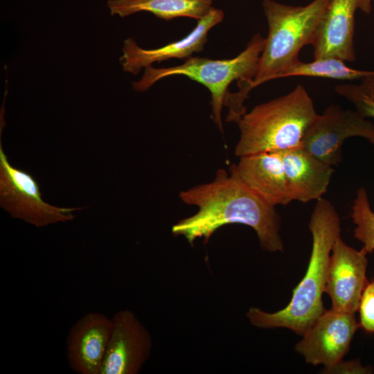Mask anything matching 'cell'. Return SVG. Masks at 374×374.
I'll return each mask as SVG.
<instances>
[{"label": "cell", "instance_id": "cell-1", "mask_svg": "<svg viewBox=\"0 0 374 374\" xmlns=\"http://www.w3.org/2000/svg\"><path fill=\"white\" fill-rule=\"evenodd\" d=\"M179 197L185 204L197 206L198 211L179 220L172 233L183 235L191 245L197 238H204L206 243L219 228L238 223L254 229L263 250L283 251L280 217L275 206L250 190L232 166L229 174L218 169L213 181L181 190Z\"/></svg>", "mask_w": 374, "mask_h": 374}, {"label": "cell", "instance_id": "cell-2", "mask_svg": "<svg viewBox=\"0 0 374 374\" xmlns=\"http://www.w3.org/2000/svg\"><path fill=\"white\" fill-rule=\"evenodd\" d=\"M308 227L312 236V247L305 276L293 290L292 297L285 308L269 313L258 308H251L247 317L253 326L260 328H286L303 335L324 312L322 295L329 259L341 232L339 215L328 200L322 197L317 200Z\"/></svg>", "mask_w": 374, "mask_h": 374}, {"label": "cell", "instance_id": "cell-3", "mask_svg": "<svg viewBox=\"0 0 374 374\" xmlns=\"http://www.w3.org/2000/svg\"><path fill=\"white\" fill-rule=\"evenodd\" d=\"M331 0H314L304 6L285 5L262 0L268 24L258 70L253 80L236 93H228L225 105L229 112L240 116L247 112L244 100L253 88L278 79L280 73L299 60L301 49L312 44L319 24Z\"/></svg>", "mask_w": 374, "mask_h": 374}, {"label": "cell", "instance_id": "cell-4", "mask_svg": "<svg viewBox=\"0 0 374 374\" xmlns=\"http://www.w3.org/2000/svg\"><path fill=\"white\" fill-rule=\"evenodd\" d=\"M317 115L307 90L298 84L242 116L238 123L240 134L235 154L240 157L301 148L305 133Z\"/></svg>", "mask_w": 374, "mask_h": 374}, {"label": "cell", "instance_id": "cell-5", "mask_svg": "<svg viewBox=\"0 0 374 374\" xmlns=\"http://www.w3.org/2000/svg\"><path fill=\"white\" fill-rule=\"evenodd\" d=\"M265 38L260 34L253 35L246 48L238 56L226 60L190 57L184 64L168 68H145L142 78L132 82L138 92L148 90L161 79L175 75H185L205 86L211 92L212 119L223 133L222 109L229 84L238 81L239 89L250 83L254 78L259 60L263 50Z\"/></svg>", "mask_w": 374, "mask_h": 374}, {"label": "cell", "instance_id": "cell-6", "mask_svg": "<svg viewBox=\"0 0 374 374\" xmlns=\"http://www.w3.org/2000/svg\"><path fill=\"white\" fill-rule=\"evenodd\" d=\"M0 206L14 218L37 227L71 221L74 211L82 208H61L45 202L33 177L12 167L3 152L0 138Z\"/></svg>", "mask_w": 374, "mask_h": 374}, {"label": "cell", "instance_id": "cell-7", "mask_svg": "<svg viewBox=\"0 0 374 374\" xmlns=\"http://www.w3.org/2000/svg\"><path fill=\"white\" fill-rule=\"evenodd\" d=\"M355 136L374 145V124L356 110L331 104L308 127L301 148L327 164L337 166L346 139Z\"/></svg>", "mask_w": 374, "mask_h": 374}, {"label": "cell", "instance_id": "cell-8", "mask_svg": "<svg viewBox=\"0 0 374 374\" xmlns=\"http://www.w3.org/2000/svg\"><path fill=\"white\" fill-rule=\"evenodd\" d=\"M358 327L355 314L332 309L324 311L303 334L295 350L307 363L322 364L327 371L340 362L348 353Z\"/></svg>", "mask_w": 374, "mask_h": 374}, {"label": "cell", "instance_id": "cell-9", "mask_svg": "<svg viewBox=\"0 0 374 374\" xmlns=\"http://www.w3.org/2000/svg\"><path fill=\"white\" fill-rule=\"evenodd\" d=\"M100 374H138L148 360L152 338L134 312H116Z\"/></svg>", "mask_w": 374, "mask_h": 374}, {"label": "cell", "instance_id": "cell-10", "mask_svg": "<svg viewBox=\"0 0 374 374\" xmlns=\"http://www.w3.org/2000/svg\"><path fill=\"white\" fill-rule=\"evenodd\" d=\"M368 253L347 245L340 235L333 244L329 259L325 292L330 296L332 310L355 314L366 284Z\"/></svg>", "mask_w": 374, "mask_h": 374}, {"label": "cell", "instance_id": "cell-11", "mask_svg": "<svg viewBox=\"0 0 374 374\" xmlns=\"http://www.w3.org/2000/svg\"><path fill=\"white\" fill-rule=\"evenodd\" d=\"M224 17L223 10L213 7L206 15L197 20L196 26L188 35L157 48L144 49L139 46L133 38L126 39L123 42V55L120 57L123 70L137 75L142 68L151 66L155 62L171 58L188 59L194 53L204 50L208 33L221 23Z\"/></svg>", "mask_w": 374, "mask_h": 374}, {"label": "cell", "instance_id": "cell-12", "mask_svg": "<svg viewBox=\"0 0 374 374\" xmlns=\"http://www.w3.org/2000/svg\"><path fill=\"white\" fill-rule=\"evenodd\" d=\"M112 330V318L89 312L79 319L66 338L70 368L78 374H100Z\"/></svg>", "mask_w": 374, "mask_h": 374}, {"label": "cell", "instance_id": "cell-13", "mask_svg": "<svg viewBox=\"0 0 374 374\" xmlns=\"http://www.w3.org/2000/svg\"><path fill=\"white\" fill-rule=\"evenodd\" d=\"M359 0H331L312 44L314 60L354 62L355 15Z\"/></svg>", "mask_w": 374, "mask_h": 374}, {"label": "cell", "instance_id": "cell-14", "mask_svg": "<svg viewBox=\"0 0 374 374\" xmlns=\"http://www.w3.org/2000/svg\"><path fill=\"white\" fill-rule=\"evenodd\" d=\"M240 180L268 204L287 205L290 196L280 152H260L240 157L231 165Z\"/></svg>", "mask_w": 374, "mask_h": 374}, {"label": "cell", "instance_id": "cell-15", "mask_svg": "<svg viewBox=\"0 0 374 374\" xmlns=\"http://www.w3.org/2000/svg\"><path fill=\"white\" fill-rule=\"evenodd\" d=\"M280 153L292 200L307 203L321 198L334 172L332 166L303 148Z\"/></svg>", "mask_w": 374, "mask_h": 374}, {"label": "cell", "instance_id": "cell-16", "mask_svg": "<svg viewBox=\"0 0 374 374\" xmlns=\"http://www.w3.org/2000/svg\"><path fill=\"white\" fill-rule=\"evenodd\" d=\"M112 15L121 17L147 11L158 18L172 20L185 17L199 20L213 8V0H109Z\"/></svg>", "mask_w": 374, "mask_h": 374}, {"label": "cell", "instance_id": "cell-17", "mask_svg": "<svg viewBox=\"0 0 374 374\" xmlns=\"http://www.w3.org/2000/svg\"><path fill=\"white\" fill-rule=\"evenodd\" d=\"M374 74V71L350 68L345 62L333 57L304 62L300 60L285 69L278 78L291 76L324 78L339 80H361Z\"/></svg>", "mask_w": 374, "mask_h": 374}, {"label": "cell", "instance_id": "cell-18", "mask_svg": "<svg viewBox=\"0 0 374 374\" xmlns=\"http://www.w3.org/2000/svg\"><path fill=\"white\" fill-rule=\"evenodd\" d=\"M351 217L355 224L354 238L361 242L367 253L374 251V211L371 209L365 188L357 190Z\"/></svg>", "mask_w": 374, "mask_h": 374}, {"label": "cell", "instance_id": "cell-19", "mask_svg": "<svg viewBox=\"0 0 374 374\" xmlns=\"http://www.w3.org/2000/svg\"><path fill=\"white\" fill-rule=\"evenodd\" d=\"M335 91L353 104L361 116L374 118V74L361 79L359 83L337 84Z\"/></svg>", "mask_w": 374, "mask_h": 374}, {"label": "cell", "instance_id": "cell-20", "mask_svg": "<svg viewBox=\"0 0 374 374\" xmlns=\"http://www.w3.org/2000/svg\"><path fill=\"white\" fill-rule=\"evenodd\" d=\"M358 310L360 326L366 332L374 333V280L366 284Z\"/></svg>", "mask_w": 374, "mask_h": 374}, {"label": "cell", "instance_id": "cell-21", "mask_svg": "<svg viewBox=\"0 0 374 374\" xmlns=\"http://www.w3.org/2000/svg\"><path fill=\"white\" fill-rule=\"evenodd\" d=\"M373 0H359L358 9L368 15L372 10V1Z\"/></svg>", "mask_w": 374, "mask_h": 374}]
</instances>
